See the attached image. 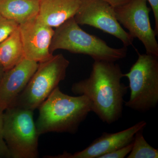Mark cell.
<instances>
[{"label": "cell", "mask_w": 158, "mask_h": 158, "mask_svg": "<svg viewBox=\"0 0 158 158\" xmlns=\"http://www.w3.org/2000/svg\"><path fill=\"white\" fill-rule=\"evenodd\" d=\"M123 74L114 62L94 61L90 76L74 83L71 91L87 97L92 112L103 122L111 124L122 116L123 98L129 88L122 83Z\"/></svg>", "instance_id": "obj_1"}, {"label": "cell", "mask_w": 158, "mask_h": 158, "mask_svg": "<svg viewBox=\"0 0 158 158\" xmlns=\"http://www.w3.org/2000/svg\"><path fill=\"white\" fill-rule=\"evenodd\" d=\"M36 128L40 136L49 132L74 134L92 112L91 103L84 95L72 96L55 88L40 105Z\"/></svg>", "instance_id": "obj_2"}, {"label": "cell", "mask_w": 158, "mask_h": 158, "mask_svg": "<svg viewBox=\"0 0 158 158\" xmlns=\"http://www.w3.org/2000/svg\"><path fill=\"white\" fill-rule=\"evenodd\" d=\"M56 28L50 47L52 54L57 50H65L90 56L94 61L114 62L126 56L127 47L109 46L102 40L83 31L73 17Z\"/></svg>", "instance_id": "obj_3"}, {"label": "cell", "mask_w": 158, "mask_h": 158, "mask_svg": "<svg viewBox=\"0 0 158 158\" xmlns=\"http://www.w3.org/2000/svg\"><path fill=\"white\" fill-rule=\"evenodd\" d=\"M39 136L33 111L14 106L5 110L3 136L11 158H37Z\"/></svg>", "instance_id": "obj_4"}, {"label": "cell", "mask_w": 158, "mask_h": 158, "mask_svg": "<svg viewBox=\"0 0 158 158\" xmlns=\"http://www.w3.org/2000/svg\"><path fill=\"white\" fill-rule=\"evenodd\" d=\"M127 73L129 82V99L125 106L135 111L145 113L158 103V57L141 54Z\"/></svg>", "instance_id": "obj_5"}, {"label": "cell", "mask_w": 158, "mask_h": 158, "mask_svg": "<svg viewBox=\"0 0 158 158\" xmlns=\"http://www.w3.org/2000/svg\"><path fill=\"white\" fill-rule=\"evenodd\" d=\"M69 62L62 54L38 63V67L14 106L34 111L39 108L60 82L65 80Z\"/></svg>", "instance_id": "obj_6"}, {"label": "cell", "mask_w": 158, "mask_h": 158, "mask_svg": "<svg viewBox=\"0 0 158 158\" xmlns=\"http://www.w3.org/2000/svg\"><path fill=\"white\" fill-rule=\"evenodd\" d=\"M147 0H130L114 8L116 19L127 29L133 38H138L146 50V53L158 57V44L154 30L150 22L151 8Z\"/></svg>", "instance_id": "obj_7"}, {"label": "cell", "mask_w": 158, "mask_h": 158, "mask_svg": "<svg viewBox=\"0 0 158 158\" xmlns=\"http://www.w3.org/2000/svg\"><path fill=\"white\" fill-rule=\"evenodd\" d=\"M73 18L79 25L91 26L116 37L126 47L132 45L134 38L123 28L116 19L114 7L106 0H80Z\"/></svg>", "instance_id": "obj_8"}, {"label": "cell", "mask_w": 158, "mask_h": 158, "mask_svg": "<svg viewBox=\"0 0 158 158\" xmlns=\"http://www.w3.org/2000/svg\"><path fill=\"white\" fill-rule=\"evenodd\" d=\"M25 58L40 63L52 56L50 51L53 28L37 17L19 25Z\"/></svg>", "instance_id": "obj_9"}, {"label": "cell", "mask_w": 158, "mask_h": 158, "mask_svg": "<svg viewBox=\"0 0 158 158\" xmlns=\"http://www.w3.org/2000/svg\"><path fill=\"white\" fill-rule=\"evenodd\" d=\"M147 125L144 120L138 122L128 128L118 132H103L85 149L73 154L65 152L49 158H100L102 156L126 146L134 141L135 135Z\"/></svg>", "instance_id": "obj_10"}, {"label": "cell", "mask_w": 158, "mask_h": 158, "mask_svg": "<svg viewBox=\"0 0 158 158\" xmlns=\"http://www.w3.org/2000/svg\"><path fill=\"white\" fill-rule=\"evenodd\" d=\"M38 65L37 62L24 58L13 68L5 71L0 82V107L6 110L14 103Z\"/></svg>", "instance_id": "obj_11"}, {"label": "cell", "mask_w": 158, "mask_h": 158, "mask_svg": "<svg viewBox=\"0 0 158 158\" xmlns=\"http://www.w3.org/2000/svg\"><path fill=\"white\" fill-rule=\"evenodd\" d=\"M80 5V0H39L37 17L48 26L56 28L74 17Z\"/></svg>", "instance_id": "obj_12"}, {"label": "cell", "mask_w": 158, "mask_h": 158, "mask_svg": "<svg viewBox=\"0 0 158 158\" xmlns=\"http://www.w3.org/2000/svg\"><path fill=\"white\" fill-rule=\"evenodd\" d=\"M39 0H1L0 14L20 24L37 17Z\"/></svg>", "instance_id": "obj_13"}, {"label": "cell", "mask_w": 158, "mask_h": 158, "mask_svg": "<svg viewBox=\"0 0 158 158\" xmlns=\"http://www.w3.org/2000/svg\"><path fill=\"white\" fill-rule=\"evenodd\" d=\"M24 58L22 42L18 28L0 43V64L6 71L13 68Z\"/></svg>", "instance_id": "obj_14"}, {"label": "cell", "mask_w": 158, "mask_h": 158, "mask_svg": "<svg viewBox=\"0 0 158 158\" xmlns=\"http://www.w3.org/2000/svg\"><path fill=\"white\" fill-rule=\"evenodd\" d=\"M143 130L136 133L132 148L127 158H157L158 150L150 145L143 135Z\"/></svg>", "instance_id": "obj_15"}, {"label": "cell", "mask_w": 158, "mask_h": 158, "mask_svg": "<svg viewBox=\"0 0 158 158\" xmlns=\"http://www.w3.org/2000/svg\"><path fill=\"white\" fill-rule=\"evenodd\" d=\"M18 27L17 23L0 14V43L9 37Z\"/></svg>", "instance_id": "obj_16"}, {"label": "cell", "mask_w": 158, "mask_h": 158, "mask_svg": "<svg viewBox=\"0 0 158 158\" xmlns=\"http://www.w3.org/2000/svg\"><path fill=\"white\" fill-rule=\"evenodd\" d=\"M4 108L0 107V158H11L10 152L3 136V115Z\"/></svg>", "instance_id": "obj_17"}, {"label": "cell", "mask_w": 158, "mask_h": 158, "mask_svg": "<svg viewBox=\"0 0 158 158\" xmlns=\"http://www.w3.org/2000/svg\"><path fill=\"white\" fill-rule=\"evenodd\" d=\"M133 141L129 144L102 156L100 158H124L128 155L132 148Z\"/></svg>", "instance_id": "obj_18"}, {"label": "cell", "mask_w": 158, "mask_h": 158, "mask_svg": "<svg viewBox=\"0 0 158 158\" xmlns=\"http://www.w3.org/2000/svg\"><path fill=\"white\" fill-rule=\"evenodd\" d=\"M152 9L155 20V32L156 36L158 35V0H147Z\"/></svg>", "instance_id": "obj_19"}, {"label": "cell", "mask_w": 158, "mask_h": 158, "mask_svg": "<svg viewBox=\"0 0 158 158\" xmlns=\"http://www.w3.org/2000/svg\"><path fill=\"white\" fill-rule=\"evenodd\" d=\"M106 1L113 7L115 8L127 3V2H129L130 0H106Z\"/></svg>", "instance_id": "obj_20"}, {"label": "cell", "mask_w": 158, "mask_h": 158, "mask_svg": "<svg viewBox=\"0 0 158 158\" xmlns=\"http://www.w3.org/2000/svg\"><path fill=\"white\" fill-rule=\"evenodd\" d=\"M5 72V71L4 70V68H3L2 65L0 64V82H1V80H2Z\"/></svg>", "instance_id": "obj_21"}, {"label": "cell", "mask_w": 158, "mask_h": 158, "mask_svg": "<svg viewBox=\"0 0 158 158\" xmlns=\"http://www.w3.org/2000/svg\"><path fill=\"white\" fill-rule=\"evenodd\" d=\"M1 0H0V2H1Z\"/></svg>", "instance_id": "obj_22"}]
</instances>
